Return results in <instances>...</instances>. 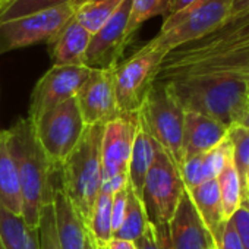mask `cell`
Returning <instances> with one entry per match:
<instances>
[{"label": "cell", "instance_id": "1", "mask_svg": "<svg viewBox=\"0 0 249 249\" xmlns=\"http://www.w3.org/2000/svg\"><path fill=\"white\" fill-rule=\"evenodd\" d=\"M22 195V218L30 229L37 230L41 211L53 202V167L40 145L34 123L27 116L17 120L5 131Z\"/></svg>", "mask_w": 249, "mask_h": 249}, {"label": "cell", "instance_id": "2", "mask_svg": "<svg viewBox=\"0 0 249 249\" xmlns=\"http://www.w3.org/2000/svg\"><path fill=\"white\" fill-rule=\"evenodd\" d=\"M161 84L172 91L185 111L215 119L229 129L242 122L249 107V85L231 76H186Z\"/></svg>", "mask_w": 249, "mask_h": 249}, {"label": "cell", "instance_id": "3", "mask_svg": "<svg viewBox=\"0 0 249 249\" xmlns=\"http://www.w3.org/2000/svg\"><path fill=\"white\" fill-rule=\"evenodd\" d=\"M104 124L85 126V131L62 163L59 170V188L68 196L85 226L89 221L97 195L101 189V140Z\"/></svg>", "mask_w": 249, "mask_h": 249}, {"label": "cell", "instance_id": "4", "mask_svg": "<svg viewBox=\"0 0 249 249\" xmlns=\"http://www.w3.org/2000/svg\"><path fill=\"white\" fill-rule=\"evenodd\" d=\"M230 11L231 0H195L185 9L164 18L160 33L145 46L167 54L223 27L230 18Z\"/></svg>", "mask_w": 249, "mask_h": 249}, {"label": "cell", "instance_id": "5", "mask_svg": "<svg viewBox=\"0 0 249 249\" xmlns=\"http://www.w3.org/2000/svg\"><path fill=\"white\" fill-rule=\"evenodd\" d=\"M138 120L154 141L180 166L185 110L164 84L154 82L138 110Z\"/></svg>", "mask_w": 249, "mask_h": 249}, {"label": "cell", "instance_id": "6", "mask_svg": "<svg viewBox=\"0 0 249 249\" xmlns=\"http://www.w3.org/2000/svg\"><path fill=\"white\" fill-rule=\"evenodd\" d=\"M185 189L179 166L157 144L154 161L147 173L141 192V201L148 221L157 230L169 226Z\"/></svg>", "mask_w": 249, "mask_h": 249}, {"label": "cell", "instance_id": "7", "mask_svg": "<svg viewBox=\"0 0 249 249\" xmlns=\"http://www.w3.org/2000/svg\"><path fill=\"white\" fill-rule=\"evenodd\" d=\"M33 123L37 140L56 173L78 145L87 126L76 97L50 108Z\"/></svg>", "mask_w": 249, "mask_h": 249}, {"label": "cell", "instance_id": "8", "mask_svg": "<svg viewBox=\"0 0 249 249\" xmlns=\"http://www.w3.org/2000/svg\"><path fill=\"white\" fill-rule=\"evenodd\" d=\"M138 132V113H120L104 124L101 140V191L114 194L128 185V167Z\"/></svg>", "mask_w": 249, "mask_h": 249}, {"label": "cell", "instance_id": "9", "mask_svg": "<svg viewBox=\"0 0 249 249\" xmlns=\"http://www.w3.org/2000/svg\"><path fill=\"white\" fill-rule=\"evenodd\" d=\"M166 53L142 46L114 68V91L120 113H138L153 88Z\"/></svg>", "mask_w": 249, "mask_h": 249}, {"label": "cell", "instance_id": "10", "mask_svg": "<svg viewBox=\"0 0 249 249\" xmlns=\"http://www.w3.org/2000/svg\"><path fill=\"white\" fill-rule=\"evenodd\" d=\"M75 2L0 22V56L34 44H50L75 15Z\"/></svg>", "mask_w": 249, "mask_h": 249}, {"label": "cell", "instance_id": "11", "mask_svg": "<svg viewBox=\"0 0 249 249\" xmlns=\"http://www.w3.org/2000/svg\"><path fill=\"white\" fill-rule=\"evenodd\" d=\"M132 0H123L111 18L91 36L85 54V66L89 69H114L132 43L128 33V21Z\"/></svg>", "mask_w": 249, "mask_h": 249}, {"label": "cell", "instance_id": "12", "mask_svg": "<svg viewBox=\"0 0 249 249\" xmlns=\"http://www.w3.org/2000/svg\"><path fill=\"white\" fill-rule=\"evenodd\" d=\"M89 72L88 66H52L34 85L28 117L36 120L50 108L76 97Z\"/></svg>", "mask_w": 249, "mask_h": 249}, {"label": "cell", "instance_id": "13", "mask_svg": "<svg viewBox=\"0 0 249 249\" xmlns=\"http://www.w3.org/2000/svg\"><path fill=\"white\" fill-rule=\"evenodd\" d=\"M76 101L87 126L106 124L120 111L114 91V69H91L76 94Z\"/></svg>", "mask_w": 249, "mask_h": 249}, {"label": "cell", "instance_id": "14", "mask_svg": "<svg viewBox=\"0 0 249 249\" xmlns=\"http://www.w3.org/2000/svg\"><path fill=\"white\" fill-rule=\"evenodd\" d=\"M170 249H217L215 240L201 220L185 189L167 226Z\"/></svg>", "mask_w": 249, "mask_h": 249}, {"label": "cell", "instance_id": "15", "mask_svg": "<svg viewBox=\"0 0 249 249\" xmlns=\"http://www.w3.org/2000/svg\"><path fill=\"white\" fill-rule=\"evenodd\" d=\"M229 128L215 119L195 111H185L182 135V161L201 156L227 138ZM182 164V163H180Z\"/></svg>", "mask_w": 249, "mask_h": 249}, {"label": "cell", "instance_id": "16", "mask_svg": "<svg viewBox=\"0 0 249 249\" xmlns=\"http://www.w3.org/2000/svg\"><path fill=\"white\" fill-rule=\"evenodd\" d=\"M91 33L75 18L69 19L49 44L53 66H85Z\"/></svg>", "mask_w": 249, "mask_h": 249}, {"label": "cell", "instance_id": "17", "mask_svg": "<svg viewBox=\"0 0 249 249\" xmlns=\"http://www.w3.org/2000/svg\"><path fill=\"white\" fill-rule=\"evenodd\" d=\"M53 208L60 249H85L87 226L57 185L53 191Z\"/></svg>", "mask_w": 249, "mask_h": 249}, {"label": "cell", "instance_id": "18", "mask_svg": "<svg viewBox=\"0 0 249 249\" xmlns=\"http://www.w3.org/2000/svg\"><path fill=\"white\" fill-rule=\"evenodd\" d=\"M0 204L9 213L22 217L19 178L5 131H0Z\"/></svg>", "mask_w": 249, "mask_h": 249}, {"label": "cell", "instance_id": "19", "mask_svg": "<svg viewBox=\"0 0 249 249\" xmlns=\"http://www.w3.org/2000/svg\"><path fill=\"white\" fill-rule=\"evenodd\" d=\"M201 220L204 221L205 227L213 234L214 240L217 242L218 234L224 226V214L220 201V192L217 180H207L192 189H186ZM217 248V246H215Z\"/></svg>", "mask_w": 249, "mask_h": 249}, {"label": "cell", "instance_id": "20", "mask_svg": "<svg viewBox=\"0 0 249 249\" xmlns=\"http://www.w3.org/2000/svg\"><path fill=\"white\" fill-rule=\"evenodd\" d=\"M156 148H157V142L141 126L138 120V132L134 141L132 154L128 167V185L135 191L138 196H141L147 173L154 161Z\"/></svg>", "mask_w": 249, "mask_h": 249}, {"label": "cell", "instance_id": "21", "mask_svg": "<svg viewBox=\"0 0 249 249\" xmlns=\"http://www.w3.org/2000/svg\"><path fill=\"white\" fill-rule=\"evenodd\" d=\"M0 240L5 249H40L38 233L0 204Z\"/></svg>", "mask_w": 249, "mask_h": 249}, {"label": "cell", "instance_id": "22", "mask_svg": "<svg viewBox=\"0 0 249 249\" xmlns=\"http://www.w3.org/2000/svg\"><path fill=\"white\" fill-rule=\"evenodd\" d=\"M148 223L150 221L141 196H138L135 191L129 185H126V208H124L122 224L113 233V237L137 242L145 231Z\"/></svg>", "mask_w": 249, "mask_h": 249}, {"label": "cell", "instance_id": "23", "mask_svg": "<svg viewBox=\"0 0 249 249\" xmlns=\"http://www.w3.org/2000/svg\"><path fill=\"white\" fill-rule=\"evenodd\" d=\"M122 2L123 0H76L73 18L94 34L111 18Z\"/></svg>", "mask_w": 249, "mask_h": 249}, {"label": "cell", "instance_id": "24", "mask_svg": "<svg viewBox=\"0 0 249 249\" xmlns=\"http://www.w3.org/2000/svg\"><path fill=\"white\" fill-rule=\"evenodd\" d=\"M111 198H113V194H108L100 189L97 199L94 202L92 211H91L89 221L87 224L88 233L94 237L95 243L100 246H106L113 239Z\"/></svg>", "mask_w": 249, "mask_h": 249}, {"label": "cell", "instance_id": "25", "mask_svg": "<svg viewBox=\"0 0 249 249\" xmlns=\"http://www.w3.org/2000/svg\"><path fill=\"white\" fill-rule=\"evenodd\" d=\"M215 180L218 185L223 214H224V218L229 220L239 210V207L242 205V201L245 199L243 188H242V183H240V179L234 169L233 161L226 166V169L218 175Z\"/></svg>", "mask_w": 249, "mask_h": 249}, {"label": "cell", "instance_id": "26", "mask_svg": "<svg viewBox=\"0 0 249 249\" xmlns=\"http://www.w3.org/2000/svg\"><path fill=\"white\" fill-rule=\"evenodd\" d=\"M172 0H132L131 14L128 21V33L131 40L141 28L144 22L154 17H169Z\"/></svg>", "mask_w": 249, "mask_h": 249}, {"label": "cell", "instance_id": "27", "mask_svg": "<svg viewBox=\"0 0 249 249\" xmlns=\"http://www.w3.org/2000/svg\"><path fill=\"white\" fill-rule=\"evenodd\" d=\"M71 2L73 0H5L0 3V22L53 9Z\"/></svg>", "mask_w": 249, "mask_h": 249}, {"label": "cell", "instance_id": "28", "mask_svg": "<svg viewBox=\"0 0 249 249\" xmlns=\"http://www.w3.org/2000/svg\"><path fill=\"white\" fill-rule=\"evenodd\" d=\"M227 138L233 147V164L239 175L245 195V182L249 175V129L234 124L229 129Z\"/></svg>", "mask_w": 249, "mask_h": 249}, {"label": "cell", "instance_id": "29", "mask_svg": "<svg viewBox=\"0 0 249 249\" xmlns=\"http://www.w3.org/2000/svg\"><path fill=\"white\" fill-rule=\"evenodd\" d=\"M233 161V147L229 138L202 154V172L205 180H215L218 175Z\"/></svg>", "mask_w": 249, "mask_h": 249}, {"label": "cell", "instance_id": "30", "mask_svg": "<svg viewBox=\"0 0 249 249\" xmlns=\"http://www.w3.org/2000/svg\"><path fill=\"white\" fill-rule=\"evenodd\" d=\"M40 249H60L57 233H56V221H54V208L53 202L46 205L41 211L40 223L37 227Z\"/></svg>", "mask_w": 249, "mask_h": 249}, {"label": "cell", "instance_id": "31", "mask_svg": "<svg viewBox=\"0 0 249 249\" xmlns=\"http://www.w3.org/2000/svg\"><path fill=\"white\" fill-rule=\"evenodd\" d=\"M183 183L186 189H192L204 182V172H202V154L201 156H194L189 159H185L182 161V164L179 166Z\"/></svg>", "mask_w": 249, "mask_h": 249}, {"label": "cell", "instance_id": "32", "mask_svg": "<svg viewBox=\"0 0 249 249\" xmlns=\"http://www.w3.org/2000/svg\"><path fill=\"white\" fill-rule=\"evenodd\" d=\"M230 220L240 237L243 249H249V199L242 201V205L231 215Z\"/></svg>", "mask_w": 249, "mask_h": 249}, {"label": "cell", "instance_id": "33", "mask_svg": "<svg viewBox=\"0 0 249 249\" xmlns=\"http://www.w3.org/2000/svg\"><path fill=\"white\" fill-rule=\"evenodd\" d=\"M215 246H217V249H243L240 237H239L230 218L224 221V226L218 234Z\"/></svg>", "mask_w": 249, "mask_h": 249}, {"label": "cell", "instance_id": "34", "mask_svg": "<svg viewBox=\"0 0 249 249\" xmlns=\"http://www.w3.org/2000/svg\"><path fill=\"white\" fill-rule=\"evenodd\" d=\"M124 208H126V186L123 189H119L117 192L113 194L111 198V227L113 233L120 227L123 215H124Z\"/></svg>", "mask_w": 249, "mask_h": 249}, {"label": "cell", "instance_id": "35", "mask_svg": "<svg viewBox=\"0 0 249 249\" xmlns=\"http://www.w3.org/2000/svg\"><path fill=\"white\" fill-rule=\"evenodd\" d=\"M135 245H137V249H161L157 230H156V227L151 223H148L145 231L135 242Z\"/></svg>", "mask_w": 249, "mask_h": 249}, {"label": "cell", "instance_id": "36", "mask_svg": "<svg viewBox=\"0 0 249 249\" xmlns=\"http://www.w3.org/2000/svg\"><path fill=\"white\" fill-rule=\"evenodd\" d=\"M223 76H231V78L245 81L249 85V54L245 57V60H242L236 68H233L227 75H223Z\"/></svg>", "mask_w": 249, "mask_h": 249}, {"label": "cell", "instance_id": "37", "mask_svg": "<svg viewBox=\"0 0 249 249\" xmlns=\"http://www.w3.org/2000/svg\"><path fill=\"white\" fill-rule=\"evenodd\" d=\"M249 11V0H231V11H230V18H237Z\"/></svg>", "mask_w": 249, "mask_h": 249}, {"label": "cell", "instance_id": "38", "mask_svg": "<svg viewBox=\"0 0 249 249\" xmlns=\"http://www.w3.org/2000/svg\"><path fill=\"white\" fill-rule=\"evenodd\" d=\"M106 249H137L135 242L131 240H124V239H116L113 237L107 245Z\"/></svg>", "mask_w": 249, "mask_h": 249}, {"label": "cell", "instance_id": "39", "mask_svg": "<svg viewBox=\"0 0 249 249\" xmlns=\"http://www.w3.org/2000/svg\"><path fill=\"white\" fill-rule=\"evenodd\" d=\"M195 2V0H172V3H170V9H169V15H173L182 9H185L186 6L192 5ZM167 18V17H166Z\"/></svg>", "mask_w": 249, "mask_h": 249}, {"label": "cell", "instance_id": "40", "mask_svg": "<svg viewBox=\"0 0 249 249\" xmlns=\"http://www.w3.org/2000/svg\"><path fill=\"white\" fill-rule=\"evenodd\" d=\"M156 230H157V229H156ZM157 234H159V240H160L161 249H170V240H169V231H167V227L157 230Z\"/></svg>", "mask_w": 249, "mask_h": 249}, {"label": "cell", "instance_id": "41", "mask_svg": "<svg viewBox=\"0 0 249 249\" xmlns=\"http://www.w3.org/2000/svg\"><path fill=\"white\" fill-rule=\"evenodd\" d=\"M85 249H98V246H97V243H95V240H94V237L89 234V233H87V242H85Z\"/></svg>", "mask_w": 249, "mask_h": 249}, {"label": "cell", "instance_id": "42", "mask_svg": "<svg viewBox=\"0 0 249 249\" xmlns=\"http://www.w3.org/2000/svg\"><path fill=\"white\" fill-rule=\"evenodd\" d=\"M239 126H243V128L249 129V107H248V111H246L245 117H243V119H242V122L239 123Z\"/></svg>", "mask_w": 249, "mask_h": 249}, {"label": "cell", "instance_id": "43", "mask_svg": "<svg viewBox=\"0 0 249 249\" xmlns=\"http://www.w3.org/2000/svg\"><path fill=\"white\" fill-rule=\"evenodd\" d=\"M245 199H249V175L245 182Z\"/></svg>", "mask_w": 249, "mask_h": 249}, {"label": "cell", "instance_id": "44", "mask_svg": "<svg viewBox=\"0 0 249 249\" xmlns=\"http://www.w3.org/2000/svg\"><path fill=\"white\" fill-rule=\"evenodd\" d=\"M0 249H5V246H3V243H2V240H0Z\"/></svg>", "mask_w": 249, "mask_h": 249}, {"label": "cell", "instance_id": "45", "mask_svg": "<svg viewBox=\"0 0 249 249\" xmlns=\"http://www.w3.org/2000/svg\"><path fill=\"white\" fill-rule=\"evenodd\" d=\"M98 246V249H106V246H100V245H97Z\"/></svg>", "mask_w": 249, "mask_h": 249}, {"label": "cell", "instance_id": "46", "mask_svg": "<svg viewBox=\"0 0 249 249\" xmlns=\"http://www.w3.org/2000/svg\"><path fill=\"white\" fill-rule=\"evenodd\" d=\"M5 2V0H0V3H3Z\"/></svg>", "mask_w": 249, "mask_h": 249}]
</instances>
